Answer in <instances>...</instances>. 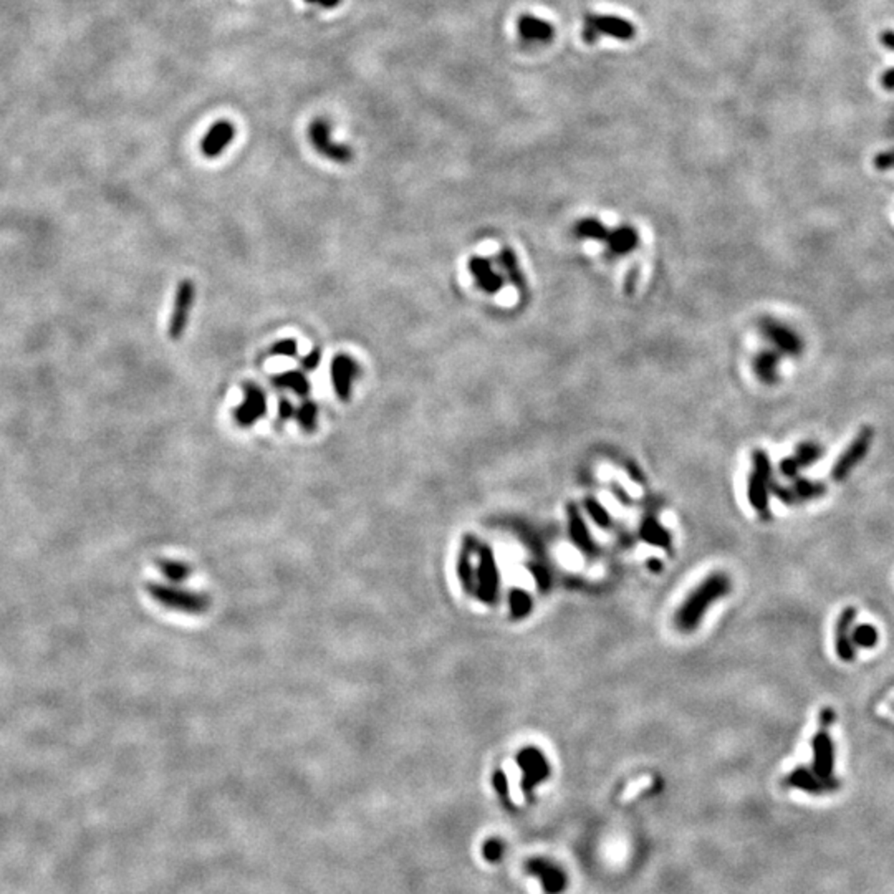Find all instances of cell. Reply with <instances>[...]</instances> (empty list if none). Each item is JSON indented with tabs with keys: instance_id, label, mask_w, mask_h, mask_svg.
<instances>
[{
	"instance_id": "6da1fadb",
	"label": "cell",
	"mask_w": 894,
	"mask_h": 894,
	"mask_svg": "<svg viewBox=\"0 0 894 894\" xmlns=\"http://www.w3.org/2000/svg\"><path fill=\"white\" fill-rule=\"evenodd\" d=\"M730 591V580L724 573H714L700 583L695 590L679 606L674 616V623L679 631L691 633L698 628L705 611L715 601L722 598Z\"/></svg>"
},
{
	"instance_id": "7a4b0ae2",
	"label": "cell",
	"mask_w": 894,
	"mask_h": 894,
	"mask_svg": "<svg viewBox=\"0 0 894 894\" xmlns=\"http://www.w3.org/2000/svg\"><path fill=\"white\" fill-rule=\"evenodd\" d=\"M834 720H837V714H834L833 709H829V708L822 709V713H820V717H818V732L815 734V737L812 740V750H813L812 772L823 780L837 778L833 775L834 745H833L832 735H829V727L834 724Z\"/></svg>"
},
{
	"instance_id": "3957f363",
	"label": "cell",
	"mask_w": 894,
	"mask_h": 894,
	"mask_svg": "<svg viewBox=\"0 0 894 894\" xmlns=\"http://www.w3.org/2000/svg\"><path fill=\"white\" fill-rule=\"evenodd\" d=\"M635 33V26L626 18L588 12L585 16V23H583L581 37L586 43L593 45V43L600 42L601 37H611L616 40H631Z\"/></svg>"
},
{
	"instance_id": "277c9868",
	"label": "cell",
	"mask_w": 894,
	"mask_h": 894,
	"mask_svg": "<svg viewBox=\"0 0 894 894\" xmlns=\"http://www.w3.org/2000/svg\"><path fill=\"white\" fill-rule=\"evenodd\" d=\"M874 431L869 426H864L858 431L849 446L839 454V457L832 467V479L834 482H844L849 477L859 462L868 456L869 447L873 444Z\"/></svg>"
},
{
	"instance_id": "5b68a950",
	"label": "cell",
	"mask_w": 894,
	"mask_h": 894,
	"mask_svg": "<svg viewBox=\"0 0 894 894\" xmlns=\"http://www.w3.org/2000/svg\"><path fill=\"white\" fill-rule=\"evenodd\" d=\"M752 474L749 479V501L759 512L769 508V493L772 488V466L764 451H755L752 456Z\"/></svg>"
},
{
	"instance_id": "8992f818",
	"label": "cell",
	"mask_w": 894,
	"mask_h": 894,
	"mask_svg": "<svg viewBox=\"0 0 894 894\" xmlns=\"http://www.w3.org/2000/svg\"><path fill=\"white\" fill-rule=\"evenodd\" d=\"M196 300V285L189 279H184L177 285L174 303H172V312L167 323V337L171 340H181L184 337L187 325H189V317L194 307Z\"/></svg>"
},
{
	"instance_id": "52a82bcc",
	"label": "cell",
	"mask_w": 894,
	"mask_h": 894,
	"mask_svg": "<svg viewBox=\"0 0 894 894\" xmlns=\"http://www.w3.org/2000/svg\"><path fill=\"white\" fill-rule=\"evenodd\" d=\"M310 141L315 150L327 160L338 162V164H348L353 160V150L348 145L335 143L332 138V128L325 118H317L308 128Z\"/></svg>"
},
{
	"instance_id": "ba28073f",
	"label": "cell",
	"mask_w": 894,
	"mask_h": 894,
	"mask_svg": "<svg viewBox=\"0 0 894 894\" xmlns=\"http://www.w3.org/2000/svg\"><path fill=\"white\" fill-rule=\"evenodd\" d=\"M359 376V364L353 357L347 353L335 354L330 364V378L338 399L342 403H348L352 399L353 383Z\"/></svg>"
},
{
	"instance_id": "9c48e42d",
	"label": "cell",
	"mask_w": 894,
	"mask_h": 894,
	"mask_svg": "<svg viewBox=\"0 0 894 894\" xmlns=\"http://www.w3.org/2000/svg\"><path fill=\"white\" fill-rule=\"evenodd\" d=\"M234 421L240 428H252L267 416V394L255 383L244 386V401L234 409Z\"/></svg>"
},
{
	"instance_id": "30bf717a",
	"label": "cell",
	"mask_w": 894,
	"mask_h": 894,
	"mask_svg": "<svg viewBox=\"0 0 894 894\" xmlns=\"http://www.w3.org/2000/svg\"><path fill=\"white\" fill-rule=\"evenodd\" d=\"M517 762L520 765L522 772H523V780H522V788L523 793L527 797H530L533 788L537 787L538 783H542L543 780L548 778L550 775V765H548L547 759L543 757V754L540 750L537 749H525L518 754Z\"/></svg>"
},
{
	"instance_id": "8fae6325",
	"label": "cell",
	"mask_w": 894,
	"mask_h": 894,
	"mask_svg": "<svg viewBox=\"0 0 894 894\" xmlns=\"http://www.w3.org/2000/svg\"><path fill=\"white\" fill-rule=\"evenodd\" d=\"M760 328H762L764 337L770 343H773L778 352L792 354V357H797V354L803 352V340L793 330L785 327V325L775 322L772 318H767L760 323Z\"/></svg>"
},
{
	"instance_id": "7c38bea8",
	"label": "cell",
	"mask_w": 894,
	"mask_h": 894,
	"mask_svg": "<svg viewBox=\"0 0 894 894\" xmlns=\"http://www.w3.org/2000/svg\"><path fill=\"white\" fill-rule=\"evenodd\" d=\"M770 492L775 493L787 505H795V503L813 501V498L825 496L827 493V486L823 482L797 477L792 487H780L777 484H772V491Z\"/></svg>"
},
{
	"instance_id": "4fadbf2b",
	"label": "cell",
	"mask_w": 894,
	"mask_h": 894,
	"mask_svg": "<svg viewBox=\"0 0 894 894\" xmlns=\"http://www.w3.org/2000/svg\"><path fill=\"white\" fill-rule=\"evenodd\" d=\"M527 871L540 879L547 894H560L566 888V876L558 864L543 858H533L527 863Z\"/></svg>"
},
{
	"instance_id": "5bb4252c",
	"label": "cell",
	"mask_w": 894,
	"mask_h": 894,
	"mask_svg": "<svg viewBox=\"0 0 894 894\" xmlns=\"http://www.w3.org/2000/svg\"><path fill=\"white\" fill-rule=\"evenodd\" d=\"M854 620H856V608L848 606L838 616L837 626H834V651H837L838 658L844 663H851L856 658V648L851 643Z\"/></svg>"
},
{
	"instance_id": "9a60e30c",
	"label": "cell",
	"mask_w": 894,
	"mask_h": 894,
	"mask_svg": "<svg viewBox=\"0 0 894 894\" xmlns=\"http://www.w3.org/2000/svg\"><path fill=\"white\" fill-rule=\"evenodd\" d=\"M785 783L788 787L798 788L802 792L812 793V795H825V793H832L834 790L839 788V782L838 778L833 780H823L820 778L818 775H815L812 772V769L807 767H798L795 769L792 773L788 775Z\"/></svg>"
},
{
	"instance_id": "2e32d148",
	"label": "cell",
	"mask_w": 894,
	"mask_h": 894,
	"mask_svg": "<svg viewBox=\"0 0 894 894\" xmlns=\"http://www.w3.org/2000/svg\"><path fill=\"white\" fill-rule=\"evenodd\" d=\"M235 138V128L232 125L230 121H217L216 125H212L209 128V131L206 133V136L202 138L201 141V151L202 155L206 157H214L220 156L224 152L232 141Z\"/></svg>"
},
{
	"instance_id": "e0dca14e",
	"label": "cell",
	"mask_w": 894,
	"mask_h": 894,
	"mask_svg": "<svg viewBox=\"0 0 894 894\" xmlns=\"http://www.w3.org/2000/svg\"><path fill=\"white\" fill-rule=\"evenodd\" d=\"M823 456V447L817 442H802L793 456L780 462V472L788 479H797L798 472L805 467L813 466Z\"/></svg>"
},
{
	"instance_id": "ac0fdd59",
	"label": "cell",
	"mask_w": 894,
	"mask_h": 894,
	"mask_svg": "<svg viewBox=\"0 0 894 894\" xmlns=\"http://www.w3.org/2000/svg\"><path fill=\"white\" fill-rule=\"evenodd\" d=\"M469 272H471L477 286L488 295H496L505 285V279L496 272L492 262L486 257H472L469 260Z\"/></svg>"
},
{
	"instance_id": "d6986e66",
	"label": "cell",
	"mask_w": 894,
	"mask_h": 894,
	"mask_svg": "<svg viewBox=\"0 0 894 894\" xmlns=\"http://www.w3.org/2000/svg\"><path fill=\"white\" fill-rule=\"evenodd\" d=\"M518 35L525 43L530 45H542L548 43L555 35L552 23L543 18L533 16H522L518 18Z\"/></svg>"
},
{
	"instance_id": "ffe728a7",
	"label": "cell",
	"mask_w": 894,
	"mask_h": 894,
	"mask_svg": "<svg viewBox=\"0 0 894 894\" xmlns=\"http://www.w3.org/2000/svg\"><path fill=\"white\" fill-rule=\"evenodd\" d=\"M606 247L611 252V255H626L633 252L639 244V235L636 229L630 225L618 227V229L610 230L608 237L605 240Z\"/></svg>"
},
{
	"instance_id": "44dd1931",
	"label": "cell",
	"mask_w": 894,
	"mask_h": 894,
	"mask_svg": "<svg viewBox=\"0 0 894 894\" xmlns=\"http://www.w3.org/2000/svg\"><path fill=\"white\" fill-rule=\"evenodd\" d=\"M272 384L280 389H290L296 396L303 399L308 398L310 391H312V384H310V379L303 369H289V371L276 374L272 378Z\"/></svg>"
},
{
	"instance_id": "7402d4cb",
	"label": "cell",
	"mask_w": 894,
	"mask_h": 894,
	"mask_svg": "<svg viewBox=\"0 0 894 894\" xmlns=\"http://www.w3.org/2000/svg\"><path fill=\"white\" fill-rule=\"evenodd\" d=\"M780 353L775 352V350H764L760 352L757 357L754 358V373L757 374V378L760 381L765 384H773L778 379V363H780Z\"/></svg>"
},
{
	"instance_id": "603a6c76",
	"label": "cell",
	"mask_w": 894,
	"mask_h": 894,
	"mask_svg": "<svg viewBox=\"0 0 894 894\" xmlns=\"http://www.w3.org/2000/svg\"><path fill=\"white\" fill-rule=\"evenodd\" d=\"M479 575H481V595L482 598H492V595L497 590V571L496 566H493L492 561V555L488 552H486L482 555V565L481 570H479Z\"/></svg>"
},
{
	"instance_id": "cb8c5ba5",
	"label": "cell",
	"mask_w": 894,
	"mask_h": 894,
	"mask_svg": "<svg viewBox=\"0 0 894 894\" xmlns=\"http://www.w3.org/2000/svg\"><path fill=\"white\" fill-rule=\"evenodd\" d=\"M498 264H501L502 270L505 272L507 279L512 281L517 289H523L525 286V279H523V274L518 267V260L517 255L513 254L512 249H502L501 254H498Z\"/></svg>"
},
{
	"instance_id": "d4e9b609",
	"label": "cell",
	"mask_w": 894,
	"mask_h": 894,
	"mask_svg": "<svg viewBox=\"0 0 894 894\" xmlns=\"http://www.w3.org/2000/svg\"><path fill=\"white\" fill-rule=\"evenodd\" d=\"M568 522H570V535L573 538V542H575L578 547H581L583 550H590L591 548L590 535H588L585 522L581 520L580 512H578V508L575 505L568 507Z\"/></svg>"
},
{
	"instance_id": "484cf974",
	"label": "cell",
	"mask_w": 894,
	"mask_h": 894,
	"mask_svg": "<svg viewBox=\"0 0 894 894\" xmlns=\"http://www.w3.org/2000/svg\"><path fill=\"white\" fill-rule=\"evenodd\" d=\"M318 416H320V406L312 399L305 398V401L300 404V408H296L295 418L298 421L300 428L307 432H313L315 429L318 426Z\"/></svg>"
},
{
	"instance_id": "4316f807",
	"label": "cell",
	"mask_w": 894,
	"mask_h": 894,
	"mask_svg": "<svg viewBox=\"0 0 894 894\" xmlns=\"http://www.w3.org/2000/svg\"><path fill=\"white\" fill-rule=\"evenodd\" d=\"M879 633L873 625H859L851 630V643L854 648L871 649L878 644Z\"/></svg>"
},
{
	"instance_id": "83f0119b",
	"label": "cell",
	"mask_w": 894,
	"mask_h": 894,
	"mask_svg": "<svg viewBox=\"0 0 894 894\" xmlns=\"http://www.w3.org/2000/svg\"><path fill=\"white\" fill-rule=\"evenodd\" d=\"M575 230L580 237H586V239H593L598 242H605L606 237H608L610 234V230L606 229L600 220H595V219L580 220L576 224Z\"/></svg>"
},
{
	"instance_id": "f1b7e54d",
	"label": "cell",
	"mask_w": 894,
	"mask_h": 894,
	"mask_svg": "<svg viewBox=\"0 0 894 894\" xmlns=\"http://www.w3.org/2000/svg\"><path fill=\"white\" fill-rule=\"evenodd\" d=\"M641 535H643L644 540L653 543V545H659V547L669 545V535L664 532V528L661 527L654 518H646L643 527H641Z\"/></svg>"
},
{
	"instance_id": "f546056e",
	"label": "cell",
	"mask_w": 894,
	"mask_h": 894,
	"mask_svg": "<svg viewBox=\"0 0 894 894\" xmlns=\"http://www.w3.org/2000/svg\"><path fill=\"white\" fill-rule=\"evenodd\" d=\"M512 613L515 618H523L532 611V598L522 590H513L510 596Z\"/></svg>"
},
{
	"instance_id": "4dcf8cb0",
	"label": "cell",
	"mask_w": 894,
	"mask_h": 894,
	"mask_svg": "<svg viewBox=\"0 0 894 894\" xmlns=\"http://www.w3.org/2000/svg\"><path fill=\"white\" fill-rule=\"evenodd\" d=\"M270 353L274 354V357L295 358L296 354H298V343H296V340H294V338L280 340V342H276V343L272 345Z\"/></svg>"
},
{
	"instance_id": "1f68e13d",
	"label": "cell",
	"mask_w": 894,
	"mask_h": 894,
	"mask_svg": "<svg viewBox=\"0 0 894 894\" xmlns=\"http://www.w3.org/2000/svg\"><path fill=\"white\" fill-rule=\"evenodd\" d=\"M585 507H586L588 513H590V517H591L593 520H595L596 523H598L600 527H608V525H610V523H611V518H610V515H608V512H606L605 508L601 507L598 502L593 501V498H586V501H585Z\"/></svg>"
},
{
	"instance_id": "d6a6232c",
	"label": "cell",
	"mask_w": 894,
	"mask_h": 894,
	"mask_svg": "<svg viewBox=\"0 0 894 894\" xmlns=\"http://www.w3.org/2000/svg\"><path fill=\"white\" fill-rule=\"evenodd\" d=\"M482 853H484V858H486L487 861L498 863L502 859L503 853H505V846H503V843L501 842V839L492 838V839H488V842L484 843Z\"/></svg>"
},
{
	"instance_id": "836d02e7",
	"label": "cell",
	"mask_w": 894,
	"mask_h": 894,
	"mask_svg": "<svg viewBox=\"0 0 894 894\" xmlns=\"http://www.w3.org/2000/svg\"><path fill=\"white\" fill-rule=\"evenodd\" d=\"M320 363H322V350L320 348H313L308 354L300 358V367H302L305 373L315 371L320 367Z\"/></svg>"
},
{
	"instance_id": "e575fe53",
	"label": "cell",
	"mask_w": 894,
	"mask_h": 894,
	"mask_svg": "<svg viewBox=\"0 0 894 894\" xmlns=\"http://www.w3.org/2000/svg\"><path fill=\"white\" fill-rule=\"evenodd\" d=\"M295 413H296V408L294 406V403L289 401V399L281 398L280 401H279V418H280V421H289V419H291V418L295 416Z\"/></svg>"
},
{
	"instance_id": "d590c367",
	"label": "cell",
	"mask_w": 894,
	"mask_h": 894,
	"mask_svg": "<svg viewBox=\"0 0 894 894\" xmlns=\"http://www.w3.org/2000/svg\"><path fill=\"white\" fill-rule=\"evenodd\" d=\"M493 787H496V790L498 792V795H501V798L503 800V802H505L507 805L510 803V802H508L507 778H505V775H503L502 772H497L496 775H493Z\"/></svg>"
},
{
	"instance_id": "8d00e7d4",
	"label": "cell",
	"mask_w": 894,
	"mask_h": 894,
	"mask_svg": "<svg viewBox=\"0 0 894 894\" xmlns=\"http://www.w3.org/2000/svg\"><path fill=\"white\" fill-rule=\"evenodd\" d=\"M874 166H876L879 171L891 169V167H894V150L878 155L876 160H874Z\"/></svg>"
},
{
	"instance_id": "74e56055",
	"label": "cell",
	"mask_w": 894,
	"mask_h": 894,
	"mask_svg": "<svg viewBox=\"0 0 894 894\" xmlns=\"http://www.w3.org/2000/svg\"><path fill=\"white\" fill-rule=\"evenodd\" d=\"M881 86L886 91H894V68L886 70L881 75Z\"/></svg>"
},
{
	"instance_id": "f35d334b",
	"label": "cell",
	"mask_w": 894,
	"mask_h": 894,
	"mask_svg": "<svg viewBox=\"0 0 894 894\" xmlns=\"http://www.w3.org/2000/svg\"><path fill=\"white\" fill-rule=\"evenodd\" d=\"M879 42H881L883 47H886L888 50L894 52V30H884L879 37Z\"/></svg>"
},
{
	"instance_id": "ab89813d",
	"label": "cell",
	"mask_w": 894,
	"mask_h": 894,
	"mask_svg": "<svg viewBox=\"0 0 894 894\" xmlns=\"http://www.w3.org/2000/svg\"><path fill=\"white\" fill-rule=\"evenodd\" d=\"M305 2L315 4V6H320L325 9H333V7H337L342 0H305Z\"/></svg>"
}]
</instances>
